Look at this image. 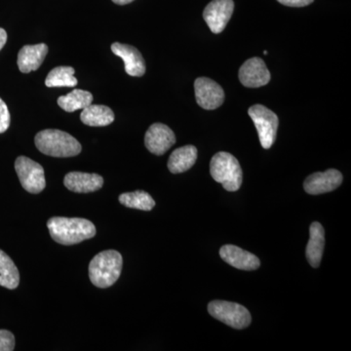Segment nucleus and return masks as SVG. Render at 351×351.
Masks as SVG:
<instances>
[{
    "mask_svg": "<svg viewBox=\"0 0 351 351\" xmlns=\"http://www.w3.org/2000/svg\"><path fill=\"white\" fill-rule=\"evenodd\" d=\"M47 228L53 240L62 245L80 243L93 239L97 232L94 223L82 218L54 217L48 221Z\"/></svg>",
    "mask_w": 351,
    "mask_h": 351,
    "instance_id": "nucleus-1",
    "label": "nucleus"
},
{
    "mask_svg": "<svg viewBox=\"0 0 351 351\" xmlns=\"http://www.w3.org/2000/svg\"><path fill=\"white\" fill-rule=\"evenodd\" d=\"M34 143L41 154L52 157L76 156L82 149V145L75 137L56 129L39 132Z\"/></svg>",
    "mask_w": 351,
    "mask_h": 351,
    "instance_id": "nucleus-2",
    "label": "nucleus"
},
{
    "mask_svg": "<svg viewBox=\"0 0 351 351\" xmlns=\"http://www.w3.org/2000/svg\"><path fill=\"white\" fill-rule=\"evenodd\" d=\"M122 265H123V258L119 252L114 250L101 252L90 262V280L96 287H110L119 278Z\"/></svg>",
    "mask_w": 351,
    "mask_h": 351,
    "instance_id": "nucleus-3",
    "label": "nucleus"
},
{
    "mask_svg": "<svg viewBox=\"0 0 351 351\" xmlns=\"http://www.w3.org/2000/svg\"><path fill=\"white\" fill-rule=\"evenodd\" d=\"M210 173L228 191H239L243 180L241 166L232 154L221 152L212 157Z\"/></svg>",
    "mask_w": 351,
    "mask_h": 351,
    "instance_id": "nucleus-4",
    "label": "nucleus"
},
{
    "mask_svg": "<svg viewBox=\"0 0 351 351\" xmlns=\"http://www.w3.org/2000/svg\"><path fill=\"white\" fill-rule=\"evenodd\" d=\"M208 311L215 319L234 329H245L251 324L252 317L248 309L237 302L213 301L208 304Z\"/></svg>",
    "mask_w": 351,
    "mask_h": 351,
    "instance_id": "nucleus-5",
    "label": "nucleus"
},
{
    "mask_svg": "<svg viewBox=\"0 0 351 351\" xmlns=\"http://www.w3.org/2000/svg\"><path fill=\"white\" fill-rule=\"evenodd\" d=\"M249 117L257 129L261 145L269 149L276 142L279 120L276 113L263 105L252 106L248 110Z\"/></svg>",
    "mask_w": 351,
    "mask_h": 351,
    "instance_id": "nucleus-6",
    "label": "nucleus"
},
{
    "mask_svg": "<svg viewBox=\"0 0 351 351\" xmlns=\"http://www.w3.org/2000/svg\"><path fill=\"white\" fill-rule=\"evenodd\" d=\"M15 170L21 184L27 193L36 195L45 189V174L40 164L29 157L19 156L15 161Z\"/></svg>",
    "mask_w": 351,
    "mask_h": 351,
    "instance_id": "nucleus-7",
    "label": "nucleus"
},
{
    "mask_svg": "<svg viewBox=\"0 0 351 351\" xmlns=\"http://www.w3.org/2000/svg\"><path fill=\"white\" fill-rule=\"evenodd\" d=\"M234 10L233 0H213L205 7L203 18L211 32L221 34L232 18Z\"/></svg>",
    "mask_w": 351,
    "mask_h": 351,
    "instance_id": "nucleus-8",
    "label": "nucleus"
},
{
    "mask_svg": "<svg viewBox=\"0 0 351 351\" xmlns=\"http://www.w3.org/2000/svg\"><path fill=\"white\" fill-rule=\"evenodd\" d=\"M195 91L198 106L204 110H216L225 101L223 88L210 78H197L195 82Z\"/></svg>",
    "mask_w": 351,
    "mask_h": 351,
    "instance_id": "nucleus-9",
    "label": "nucleus"
},
{
    "mask_svg": "<svg viewBox=\"0 0 351 351\" xmlns=\"http://www.w3.org/2000/svg\"><path fill=\"white\" fill-rule=\"evenodd\" d=\"M176 143L174 132L162 123L152 124L145 136V145L149 152L163 156Z\"/></svg>",
    "mask_w": 351,
    "mask_h": 351,
    "instance_id": "nucleus-10",
    "label": "nucleus"
},
{
    "mask_svg": "<svg viewBox=\"0 0 351 351\" xmlns=\"http://www.w3.org/2000/svg\"><path fill=\"white\" fill-rule=\"evenodd\" d=\"M270 73L263 59L258 57L247 60L239 69V80L245 87L258 88L270 82Z\"/></svg>",
    "mask_w": 351,
    "mask_h": 351,
    "instance_id": "nucleus-11",
    "label": "nucleus"
},
{
    "mask_svg": "<svg viewBox=\"0 0 351 351\" xmlns=\"http://www.w3.org/2000/svg\"><path fill=\"white\" fill-rule=\"evenodd\" d=\"M343 175L336 169H329L326 172H317L306 178L304 188L308 195H318L330 193L341 186Z\"/></svg>",
    "mask_w": 351,
    "mask_h": 351,
    "instance_id": "nucleus-12",
    "label": "nucleus"
},
{
    "mask_svg": "<svg viewBox=\"0 0 351 351\" xmlns=\"http://www.w3.org/2000/svg\"><path fill=\"white\" fill-rule=\"evenodd\" d=\"M219 256L232 267L241 270H256L260 267L261 262L258 257L250 252L243 250L234 245H225L219 249Z\"/></svg>",
    "mask_w": 351,
    "mask_h": 351,
    "instance_id": "nucleus-13",
    "label": "nucleus"
},
{
    "mask_svg": "<svg viewBox=\"0 0 351 351\" xmlns=\"http://www.w3.org/2000/svg\"><path fill=\"white\" fill-rule=\"evenodd\" d=\"M113 54L123 60L127 75L140 77L145 73V63L140 51L128 44H112Z\"/></svg>",
    "mask_w": 351,
    "mask_h": 351,
    "instance_id": "nucleus-14",
    "label": "nucleus"
},
{
    "mask_svg": "<svg viewBox=\"0 0 351 351\" xmlns=\"http://www.w3.org/2000/svg\"><path fill=\"white\" fill-rule=\"evenodd\" d=\"M64 184L73 193H94L103 188L104 178L98 174L83 172H71L64 176Z\"/></svg>",
    "mask_w": 351,
    "mask_h": 351,
    "instance_id": "nucleus-15",
    "label": "nucleus"
},
{
    "mask_svg": "<svg viewBox=\"0 0 351 351\" xmlns=\"http://www.w3.org/2000/svg\"><path fill=\"white\" fill-rule=\"evenodd\" d=\"M47 53L48 46L44 43L24 46L18 54L17 64L21 73H29L40 68Z\"/></svg>",
    "mask_w": 351,
    "mask_h": 351,
    "instance_id": "nucleus-16",
    "label": "nucleus"
},
{
    "mask_svg": "<svg viewBox=\"0 0 351 351\" xmlns=\"http://www.w3.org/2000/svg\"><path fill=\"white\" fill-rule=\"evenodd\" d=\"M325 245V230L321 223L314 221L309 230V241L307 243L306 255L309 265L318 267L322 260Z\"/></svg>",
    "mask_w": 351,
    "mask_h": 351,
    "instance_id": "nucleus-17",
    "label": "nucleus"
},
{
    "mask_svg": "<svg viewBox=\"0 0 351 351\" xmlns=\"http://www.w3.org/2000/svg\"><path fill=\"white\" fill-rule=\"evenodd\" d=\"M197 159V149L195 145H184L171 154L168 169L173 174H180L191 169Z\"/></svg>",
    "mask_w": 351,
    "mask_h": 351,
    "instance_id": "nucleus-18",
    "label": "nucleus"
},
{
    "mask_svg": "<svg viewBox=\"0 0 351 351\" xmlns=\"http://www.w3.org/2000/svg\"><path fill=\"white\" fill-rule=\"evenodd\" d=\"M80 120L85 125L104 127L110 125L114 121V113L112 108L104 105H89L83 108Z\"/></svg>",
    "mask_w": 351,
    "mask_h": 351,
    "instance_id": "nucleus-19",
    "label": "nucleus"
},
{
    "mask_svg": "<svg viewBox=\"0 0 351 351\" xmlns=\"http://www.w3.org/2000/svg\"><path fill=\"white\" fill-rule=\"evenodd\" d=\"M92 101H93V95L90 92L75 89L71 93L60 97L58 99V105L63 108L64 112H73L88 107L91 105Z\"/></svg>",
    "mask_w": 351,
    "mask_h": 351,
    "instance_id": "nucleus-20",
    "label": "nucleus"
},
{
    "mask_svg": "<svg viewBox=\"0 0 351 351\" xmlns=\"http://www.w3.org/2000/svg\"><path fill=\"white\" fill-rule=\"evenodd\" d=\"M19 270L11 258L0 250V286L14 290L19 286Z\"/></svg>",
    "mask_w": 351,
    "mask_h": 351,
    "instance_id": "nucleus-21",
    "label": "nucleus"
},
{
    "mask_svg": "<svg viewBox=\"0 0 351 351\" xmlns=\"http://www.w3.org/2000/svg\"><path fill=\"white\" fill-rule=\"evenodd\" d=\"M75 73V69L71 66H57L48 73L45 85L47 87H75L78 82Z\"/></svg>",
    "mask_w": 351,
    "mask_h": 351,
    "instance_id": "nucleus-22",
    "label": "nucleus"
},
{
    "mask_svg": "<svg viewBox=\"0 0 351 351\" xmlns=\"http://www.w3.org/2000/svg\"><path fill=\"white\" fill-rule=\"evenodd\" d=\"M119 202L127 208L131 209L151 211L156 206V201L149 193L143 191H133V193H122L119 195Z\"/></svg>",
    "mask_w": 351,
    "mask_h": 351,
    "instance_id": "nucleus-23",
    "label": "nucleus"
},
{
    "mask_svg": "<svg viewBox=\"0 0 351 351\" xmlns=\"http://www.w3.org/2000/svg\"><path fill=\"white\" fill-rule=\"evenodd\" d=\"M15 348V337L7 330H0V351H12Z\"/></svg>",
    "mask_w": 351,
    "mask_h": 351,
    "instance_id": "nucleus-24",
    "label": "nucleus"
},
{
    "mask_svg": "<svg viewBox=\"0 0 351 351\" xmlns=\"http://www.w3.org/2000/svg\"><path fill=\"white\" fill-rule=\"evenodd\" d=\"M10 112L3 100L0 98V134L4 133L10 126Z\"/></svg>",
    "mask_w": 351,
    "mask_h": 351,
    "instance_id": "nucleus-25",
    "label": "nucleus"
},
{
    "mask_svg": "<svg viewBox=\"0 0 351 351\" xmlns=\"http://www.w3.org/2000/svg\"><path fill=\"white\" fill-rule=\"evenodd\" d=\"M279 3L289 7H304L313 3L314 0H277Z\"/></svg>",
    "mask_w": 351,
    "mask_h": 351,
    "instance_id": "nucleus-26",
    "label": "nucleus"
},
{
    "mask_svg": "<svg viewBox=\"0 0 351 351\" xmlns=\"http://www.w3.org/2000/svg\"><path fill=\"white\" fill-rule=\"evenodd\" d=\"M7 41V32H5V29H2V27H0V50L2 49V48L4 47V45H5Z\"/></svg>",
    "mask_w": 351,
    "mask_h": 351,
    "instance_id": "nucleus-27",
    "label": "nucleus"
},
{
    "mask_svg": "<svg viewBox=\"0 0 351 351\" xmlns=\"http://www.w3.org/2000/svg\"><path fill=\"white\" fill-rule=\"evenodd\" d=\"M117 5H126V4L131 3L134 0H112Z\"/></svg>",
    "mask_w": 351,
    "mask_h": 351,
    "instance_id": "nucleus-28",
    "label": "nucleus"
}]
</instances>
